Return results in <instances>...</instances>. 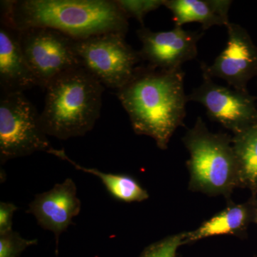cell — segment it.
Masks as SVG:
<instances>
[{
  "instance_id": "cell-20",
  "label": "cell",
  "mask_w": 257,
  "mask_h": 257,
  "mask_svg": "<svg viewBox=\"0 0 257 257\" xmlns=\"http://www.w3.org/2000/svg\"><path fill=\"white\" fill-rule=\"evenodd\" d=\"M18 207L13 203L0 202V234L13 230V219Z\"/></svg>"
},
{
  "instance_id": "cell-2",
  "label": "cell",
  "mask_w": 257,
  "mask_h": 257,
  "mask_svg": "<svg viewBox=\"0 0 257 257\" xmlns=\"http://www.w3.org/2000/svg\"><path fill=\"white\" fill-rule=\"evenodd\" d=\"M1 23L18 31L53 29L74 40L115 33L126 35L128 18L113 0L1 1Z\"/></svg>"
},
{
  "instance_id": "cell-12",
  "label": "cell",
  "mask_w": 257,
  "mask_h": 257,
  "mask_svg": "<svg viewBox=\"0 0 257 257\" xmlns=\"http://www.w3.org/2000/svg\"><path fill=\"white\" fill-rule=\"evenodd\" d=\"M38 86L27 62L16 29L0 25V87L1 92H24Z\"/></svg>"
},
{
  "instance_id": "cell-1",
  "label": "cell",
  "mask_w": 257,
  "mask_h": 257,
  "mask_svg": "<svg viewBox=\"0 0 257 257\" xmlns=\"http://www.w3.org/2000/svg\"><path fill=\"white\" fill-rule=\"evenodd\" d=\"M182 69L162 70L138 67L116 96L128 115L134 132L150 137L162 150L177 128L183 126L188 95Z\"/></svg>"
},
{
  "instance_id": "cell-4",
  "label": "cell",
  "mask_w": 257,
  "mask_h": 257,
  "mask_svg": "<svg viewBox=\"0 0 257 257\" xmlns=\"http://www.w3.org/2000/svg\"><path fill=\"white\" fill-rule=\"evenodd\" d=\"M190 157L186 162L190 175L189 190L209 197L222 196L226 202L238 187L237 165L232 137L209 131L200 116L182 138Z\"/></svg>"
},
{
  "instance_id": "cell-16",
  "label": "cell",
  "mask_w": 257,
  "mask_h": 257,
  "mask_svg": "<svg viewBox=\"0 0 257 257\" xmlns=\"http://www.w3.org/2000/svg\"><path fill=\"white\" fill-rule=\"evenodd\" d=\"M237 165L238 187L257 196V124L232 137Z\"/></svg>"
},
{
  "instance_id": "cell-18",
  "label": "cell",
  "mask_w": 257,
  "mask_h": 257,
  "mask_svg": "<svg viewBox=\"0 0 257 257\" xmlns=\"http://www.w3.org/2000/svg\"><path fill=\"white\" fill-rule=\"evenodd\" d=\"M184 232L171 235L152 243L139 257H177V250L183 245Z\"/></svg>"
},
{
  "instance_id": "cell-19",
  "label": "cell",
  "mask_w": 257,
  "mask_h": 257,
  "mask_svg": "<svg viewBox=\"0 0 257 257\" xmlns=\"http://www.w3.org/2000/svg\"><path fill=\"white\" fill-rule=\"evenodd\" d=\"M37 239H27L17 231L0 234V257H19L30 246L36 245Z\"/></svg>"
},
{
  "instance_id": "cell-15",
  "label": "cell",
  "mask_w": 257,
  "mask_h": 257,
  "mask_svg": "<svg viewBox=\"0 0 257 257\" xmlns=\"http://www.w3.org/2000/svg\"><path fill=\"white\" fill-rule=\"evenodd\" d=\"M50 155L58 157L60 160L67 161L76 170L96 176L101 182L111 197L120 202L132 203L142 202L150 197L146 189L133 176L125 174L105 173L94 168L82 167L67 156L64 150L52 149Z\"/></svg>"
},
{
  "instance_id": "cell-6",
  "label": "cell",
  "mask_w": 257,
  "mask_h": 257,
  "mask_svg": "<svg viewBox=\"0 0 257 257\" xmlns=\"http://www.w3.org/2000/svg\"><path fill=\"white\" fill-rule=\"evenodd\" d=\"M81 67L87 69L104 86L119 89L133 77L141 60L120 33L102 34L83 40H74Z\"/></svg>"
},
{
  "instance_id": "cell-13",
  "label": "cell",
  "mask_w": 257,
  "mask_h": 257,
  "mask_svg": "<svg viewBox=\"0 0 257 257\" xmlns=\"http://www.w3.org/2000/svg\"><path fill=\"white\" fill-rule=\"evenodd\" d=\"M251 223L253 202L251 197L242 204L229 201L223 210L204 221L197 229L184 232L183 245L220 235H231L239 239H246L248 226Z\"/></svg>"
},
{
  "instance_id": "cell-10",
  "label": "cell",
  "mask_w": 257,
  "mask_h": 257,
  "mask_svg": "<svg viewBox=\"0 0 257 257\" xmlns=\"http://www.w3.org/2000/svg\"><path fill=\"white\" fill-rule=\"evenodd\" d=\"M228 40L224 50L211 65L201 63L211 77L223 79L229 87L246 91V84L257 74V50L244 29L237 24L229 23Z\"/></svg>"
},
{
  "instance_id": "cell-7",
  "label": "cell",
  "mask_w": 257,
  "mask_h": 257,
  "mask_svg": "<svg viewBox=\"0 0 257 257\" xmlns=\"http://www.w3.org/2000/svg\"><path fill=\"white\" fill-rule=\"evenodd\" d=\"M19 33L24 55L39 87L45 89L57 76L81 67L72 37L46 28H29Z\"/></svg>"
},
{
  "instance_id": "cell-5",
  "label": "cell",
  "mask_w": 257,
  "mask_h": 257,
  "mask_svg": "<svg viewBox=\"0 0 257 257\" xmlns=\"http://www.w3.org/2000/svg\"><path fill=\"white\" fill-rule=\"evenodd\" d=\"M40 114L24 92H1L0 163L29 156L37 152L50 153L52 147L40 126Z\"/></svg>"
},
{
  "instance_id": "cell-21",
  "label": "cell",
  "mask_w": 257,
  "mask_h": 257,
  "mask_svg": "<svg viewBox=\"0 0 257 257\" xmlns=\"http://www.w3.org/2000/svg\"><path fill=\"white\" fill-rule=\"evenodd\" d=\"M253 202V223L257 226V197L251 196Z\"/></svg>"
},
{
  "instance_id": "cell-14",
  "label": "cell",
  "mask_w": 257,
  "mask_h": 257,
  "mask_svg": "<svg viewBox=\"0 0 257 257\" xmlns=\"http://www.w3.org/2000/svg\"><path fill=\"white\" fill-rule=\"evenodd\" d=\"M230 0H165V5L173 16L175 27L198 23L203 31L214 26H227L230 23Z\"/></svg>"
},
{
  "instance_id": "cell-17",
  "label": "cell",
  "mask_w": 257,
  "mask_h": 257,
  "mask_svg": "<svg viewBox=\"0 0 257 257\" xmlns=\"http://www.w3.org/2000/svg\"><path fill=\"white\" fill-rule=\"evenodd\" d=\"M128 18H133L144 25V19L148 13L165 5V0H115Z\"/></svg>"
},
{
  "instance_id": "cell-8",
  "label": "cell",
  "mask_w": 257,
  "mask_h": 257,
  "mask_svg": "<svg viewBox=\"0 0 257 257\" xmlns=\"http://www.w3.org/2000/svg\"><path fill=\"white\" fill-rule=\"evenodd\" d=\"M202 72V83L189 94V101L202 104L209 119L234 135L257 124L254 98L246 91L216 84L204 69Z\"/></svg>"
},
{
  "instance_id": "cell-9",
  "label": "cell",
  "mask_w": 257,
  "mask_h": 257,
  "mask_svg": "<svg viewBox=\"0 0 257 257\" xmlns=\"http://www.w3.org/2000/svg\"><path fill=\"white\" fill-rule=\"evenodd\" d=\"M137 34L143 45L139 52L141 60L154 68L175 70L197 57L198 42L204 31H188L175 27L169 31L153 32L144 26Z\"/></svg>"
},
{
  "instance_id": "cell-3",
  "label": "cell",
  "mask_w": 257,
  "mask_h": 257,
  "mask_svg": "<svg viewBox=\"0 0 257 257\" xmlns=\"http://www.w3.org/2000/svg\"><path fill=\"white\" fill-rule=\"evenodd\" d=\"M104 86L82 67L69 69L45 88L42 130L60 140L84 136L100 116Z\"/></svg>"
},
{
  "instance_id": "cell-11",
  "label": "cell",
  "mask_w": 257,
  "mask_h": 257,
  "mask_svg": "<svg viewBox=\"0 0 257 257\" xmlns=\"http://www.w3.org/2000/svg\"><path fill=\"white\" fill-rule=\"evenodd\" d=\"M77 192L73 179L67 178L50 190L36 194L29 204L27 213L35 216L42 229L55 234L57 257L60 235L73 224V218L78 216L82 208Z\"/></svg>"
}]
</instances>
